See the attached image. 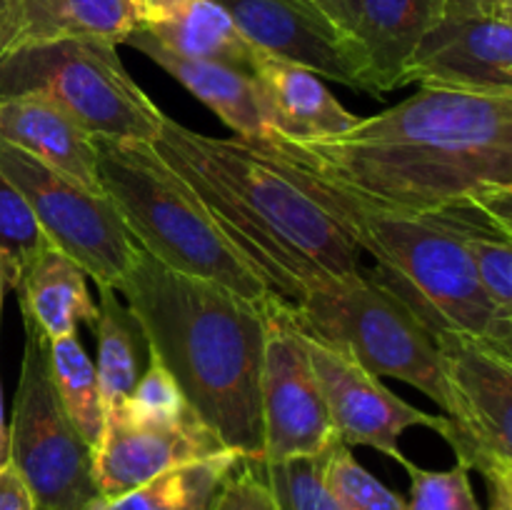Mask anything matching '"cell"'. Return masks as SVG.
Listing matches in <instances>:
<instances>
[{"label":"cell","mask_w":512,"mask_h":510,"mask_svg":"<svg viewBox=\"0 0 512 510\" xmlns=\"http://www.w3.org/2000/svg\"><path fill=\"white\" fill-rule=\"evenodd\" d=\"M263 143L385 208L430 215L478 203L512 213V95L420 88L330 138Z\"/></svg>","instance_id":"cell-1"},{"label":"cell","mask_w":512,"mask_h":510,"mask_svg":"<svg viewBox=\"0 0 512 510\" xmlns=\"http://www.w3.org/2000/svg\"><path fill=\"white\" fill-rule=\"evenodd\" d=\"M153 145L275 298L293 305L363 268L343 223L263 140L213 138L165 115Z\"/></svg>","instance_id":"cell-2"},{"label":"cell","mask_w":512,"mask_h":510,"mask_svg":"<svg viewBox=\"0 0 512 510\" xmlns=\"http://www.w3.org/2000/svg\"><path fill=\"white\" fill-rule=\"evenodd\" d=\"M115 290L198 418L225 448L263 463V305L168 268L138 245Z\"/></svg>","instance_id":"cell-3"},{"label":"cell","mask_w":512,"mask_h":510,"mask_svg":"<svg viewBox=\"0 0 512 510\" xmlns=\"http://www.w3.org/2000/svg\"><path fill=\"white\" fill-rule=\"evenodd\" d=\"M293 165L310 193L343 223L358 248L373 255L378 263L375 273L390 288L428 308L450 328L512 355V315L495 308L483 293L463 240L443 215L385 208L305 165Z\"/></svg>","instance_id":"cell-4"},{"label":"cell","mask_w":512,"mask_h":510,"mask_svg":"<svg viewBox=\"0 0 512 510\" xmlns=\"http://www.w3.org/2000/svg\"><path fill=\"white\" fill-rule=\"evenodd\" d=\"M93 145L100 193L140 250L180 273L213 280L250 303H268L273 293L153 143L93 135Z\"/></svg>","instance_id":"cell-5"},{"label":"cell","mask_w":512,"mask_h":510,"mask_svg":"<svg viewBox=\"0 0 512 510\" xmlns=\"http://www.w3.org/2000/svg\"><path fill=\"white\" fill-rule=\"evenodd\" d=\"M298 323L325 343L353 355L373 375L403 380L443 408L448 443L460 438V405L445 375L428 325L373 270L323 285L293 303Z\"/></svg>","instance_id":"cell-6"},{"label":"cell","mask_w":512,"mask_h":510,"mask_svg":"<svg viewBox=\"0 0 512 510\" xmlns=\"http://www.w3.org/2000/svg\"><path fill=\"white\" fill-rule=\"evenodd\" d=\"M38 98L95 138L153 143L165 113L103 40H45L0 55V100Z\"/></svg>","instance_id":"cell-7"},{"label":"cell","mask_w":512,"mask_h":510,"mask_svg":"<svg viewBox=\"0 0 512 510\" xmlns=\"http://www.w3.org/2000/svg\"><path fill=\"white\" fill-rule=\"evenodd\" d=\"M25 320V348L10 423V465L33 495L35 510H88L100 498L93 448L60 405L48 370V338Z\"/></svg>","instance_id":"cell-8"},{"label":"cell","mask_w":512,"mask_h":510,"mask_svg":"<svg viewBox=\"0 0 512 510\" xmlns=\"http://www.w3.org/2000/svg\"><path fill=\"white\" fill-rule=\"evenodd\" d=\"M398 295L428 325L458 398L460 438L453 445L458 463L478 470L488 485H512V355L450 328L408 295Z\"/></svg>","instance_id":"cell-9"},{"label":"cell","mask_w":512,"mask_h":510,"mask_svg":"<svg viewBox=\"0 0 512 510\" xmlns=\"http://www.w3.org/2000/svg\"><path fill=\"white\" fill-rule=\"evenodd\" d=\"M0 173L18 188L43 233L85 270L93 283L115 288L133 260L135 243L103 193L0 140Z\"/></svg>","instance_id":"cell-10"},{"label":"cell","mask_w":512,"mask_h":510,"mask_svg":"<svg viewBox=\"0 0 512 510\" xmlns=\"http://www.w3.org/2000/svg\"><path fill=\"white\" fill-rule=\"evenodd\" d=\"M265 345L260 368L263 463L313 455L333 445L335 430L318 375L308 358L293 305L270 295L263 305Z\"/></svg>","instance_id":"cell-11"},{"label":"cell","mask_w":512,"mask_h":510,"mask_svg":"<svg viewBox=\"0 0 512 510\" xmlns=\"http://www.w3.org/2000/svg\"><path fill=\"white\" fill-rule=\"evenodd\" d=\"M300 338L318 375L325 408L340 443L348 448L368 445L405 468L410 463L400 450V435L405 430L423 425L448 438L450 420L445 415H430L405 403L353 355L308 333L303 325H300Z\"/></svg>","instance_id":"cell-12"},{"label":"cell","mask_w":512,"mask_h":510,"mask_svg":"<svg viewBox=\"0 0 512 510\" xmlns=\"http://www.w3.org/2000/svg\"><path fill=\"white\" fill-rule=\"evenodd\" d=\"M223 450L228 448L198 413L175 423L105 415L103 433L93 448L95 488L100 498H118L175 465L210 458Z\"/></svg>","instance_id":"cell-13"},{"label":"cell","mask_w":512,"mask_h":510,"mask_svg":"<svg viewBox=\"0 0 512 510\" xmlns=\"http://www.w3.org/2000/svg\"><path fill=\"white\" fill-rule=\"evenodd\" d=\"M512 95V20L440 18L403 70L405 85Z\"/></svg>","instance_id":"cell-14"},{"label":"cell","mask_w":512,"mask_h":510,"mask_svg":"<svg viewBox=\"0 0 512 510\" xmlns=\"http://www.w3.org/2000/svg\"><path fill=\"white\" fill-rule=\"evenodd\" d=\"M255 50L358 90L350 43L308 0H215Z\"/></svg>","instance_id":"cell-15"},{"label":"cell","mask_w":512,"mask_h":510,"mask_svg":"<svg viewBox=\"0 0 512 510\" xmlns=\"http://www.w3.org/2000/svg\"><path fill=\"white\" fill-rule=\"evenodd\" d=\"M440 18L443 0H360L350 35L358 90L380 98L403 88L410 55Z\"/></svg>","instance_id":"cell-16"},{"label":"cell","mask_w":512,"mask_h":510,"mask_svg":"<svg viewBox=\"0 0 512 510\" xmlns=\"http://www.w3.org/2000/svg\"><path fill=\"white\" fill-rule=\"evenodd\" d=\"M253 83L268 138L308 143L343 133L358 120L330 93L325 80L303 65L260 53Z\"/></svg>","instance_id":"cell-17"},{"label":"cell","mask_w":512,"mask_h":510,"mask_svg":"<svg viewBox=\"0 0 512 510\" xmlns=\"http://www.w3.org/2000/svg\"><path fill=\"white\" fill-rule=\"evenodd\" d=\"M143 28V0H8L5 50L45 40L120 45Z\"/></svg>","instance_id":"cell-18"},{"label":"cell","mask_w":512,"mask_h":510,"mask_svg":"<svg viewBox=\"0 0 512 510\" xmlns=\"http://www.w3.org/2000/svg\"><path fill=\"white\" fill-rule=\"evenodd\" d=\"M0 140L100 193L93 135L55 105L38 98L0 100Z\"/></svg>","instance_id":"cell-19"},{"label":"cell","mask_w":512,"mask_h":510,"mask_svg":"<svg viewBox=\"0 0 512 510\" xmlns=\"http://www.w3.org/2000/svg\"><path fill=\"white\" fill-rule=\"evenodd\" d=\"M125 43L133 45L135 50L148 55L155 65H160L165 73L173 75L188 93H193L200 103L208 105L238 138H268V128H265L258 98H255L253 75L230 68V65L215 63V60L173 53L170 48L160 45L153 35L145 33L143 28L128 35Z\"/></svg>","instance_id":"cell-20"},{"label":"cell","mask_w":512,"mask_h":510,"mask_svg":"<svg viewBox=\"0 0 512 510\" xmlns=\"http://www.w3.org/2000/svg\"><path fill=\"white\" fill-rule=\"evenodd\" d=\"M143 30L173 53L215 60L248 75L260 55L215 0H143Z\"/></svg>","instance_id":"cell-21"},{"label":"cell","mask_w":512,"mask_h":510,"mask_svg":"<svg viewBox=\"0 0 512 510\" xmlns=\"http://www.w3.org/2000/svg\"><path fill=\"white\" fill-rule=\"evenodd\" d=\"M20 310L35 323L48 340L78 333V325L93 328L98 318V303L88 288V275L63 253L53 240H45L18 285Z\"/></svg>","instance_id":"cell-22"},{"label":"cell","mask_w":512,"mask_h":510,"mask_svg":"<svg viewBox=\"0 0 512 510\" xmlns=\"http://www.w3.org/2000/svg\"><path fill=\"white\" fill-rule=\"evenodd\" d=\"M98 290V318L93 325L95 335H98L95 370H98L105 418V413H113L130 398L140 375L148 368L153 350H150L138 318L130 313L128 303L120 298L118 290L105 288V285H100Z\"/></svg>","instance_id":"cell-23"},{"label":"cell","mask_w":512,"mask_h":510,"mask_svg":"<svg viewBox=\"0 0 512 510\" xmlns=\"http://www.w3.org/2000/svg\"><path fill=\"white\" fill-rule=\"evenodd\" d=\"M243 460L235 450L190 460L118 498H95L88 510H213L225 480Z\"/></svg>","instance_id":"cell-24"},{"label":"cell","mask_w":512,"mask_h":510,"mask_svg":"<svg viewBox=\"0 0 512 510\" xmlns=\"http://www.w3.org/2000/svg\"><path fill=\"white\" fill-rule=\"evenodd\" d=\"M48 370L65 415L85 443L95 448L105 420L98 370L75 335L48 340Z\"/></svg>","instance_id":"cell-25"},{"label":"cell","mask_w":512,"mask_h":510,"mask_svg":"<svg viewBox=\"0 0 512 510\" xmlns=\"http://www.w3.org/2000/svg\"><path fill=\"white\" fill-rule=\"evenodd\" d=\"M338 443L340 440H335L333 445L313 455L255 463L263 470L275 510H343L328 478L330 458Z\"/></svg>","instance_id":"cell-26"},{"label":"cell","mask_w":512,"mask_h":510,"mask_svg":"<svg viewBox=\"0 0 512 510\" xmlns=\"http://www.w3.org/2000/svg\"><path fill=\"white\" fill-rule=\"evenodd\" d=\"M45 240L48 235L38 225L30 205L25 203L18 188L0 173V255L8 265L10 288L15 290L20 275Z\"/></svg>","instance_id":"cell-27"},{"label":"cell","mask_w":512,"mask_h":510,"mask_svg":"<svg viewBox=\"0 0 512 510\" xmlns=\"http://www.w3.org/2000/svg\"><path fill=\"white\" fill-rule=\"evenodd\" d=\"M328 478L343 510H410L408 503L365 470L343 443L335 445Z\"/></svg>","instance_id":"cell-28"},{"label":"cell","mask_w":512,"mask_h":510,"mask_svg":"<svg viewBox=\"0 0 512 510\" xmlns=\"http://www.w3.org/2000/svg\"><path fill=\"white\" fill-rule=\"evenodd\" d=\"M410 473V510H483L473 493L465 465L450 470H425L408 463Z\"/></svg>","instance_id":"cell-29"},{"label":"cell","mask_w":512,"mask_h":510,"mask_svg":"<svg viewBox=\"0 0 512 510\" xmlns=\"http://www.w3.org/2000/svg\"><path fill=\"white\" fill-rule=\"evenodd\" d=\"M213 510H275L258 465L243 460L238 470L225 480Z\"/></svg>","instance_id":"cell-30"},{"label":"cell","mask_w":512,"mask_h":510,"mask_svg":"<svg viewBox=\"0 0 512 510\" xmlns=\"http://www.w3.org/2000/svg\"><path fill=\"white\" fill-rule=\"evenodd\" d=\"M443 18L512 20V0H443Z\"/></svg>","instance_id":"cell-31"},{"label":"cell","mask_w":512,"mask_h":510,"mask_svg":"<svg viewBox=\"0 0 512 510\" xmlns=\"http://www.w3.org/2000/svg\"><path fill=\"white\" fill-rule=\"evenodd\" d=\"M308 3L350 43L355 20H358L360 0H308ZM350 53H353V50H350Z\"/></svg>","instance_id":"cell-32"},{"label":"cell","mask_w":512,"mask_h":510,"mask_svg":"<svg viewBox=\"0 0 512 510\" xmlns=\"http://www.w3.org/2000/svg\"><path fill=\"white\" fill-rule=\"evenodd\" d=\"M0 510H35L33 495L10 463L0 468Z\"/></svg>","instance_id":"cell-33"},{"label":"cell","mask_w":512,"mask_h":510,"mask_svg":"<svg viewBox=\"0 0 512 510\" xmlns=\"http://www.w3.org/2000/svg\"><path fill=\"white\" fill-rule=\"evenodd\" d=\"M490 510H512V485H490Z\"/></svg>","instance_id":"cell-34"},{"label":"cell","mask_w":512,"mask_h":510,"mask_svg":"<svg viewBox=\"0 0 512 510\" xmlns=\"http://www.w3.org/2000/svg\"><path fill=\"white\" fill-rule=\"evenodd\" d=\"M10 463V433L8 425H5V413H3V393H0V468Z\"/></svg>","instance_id":"cell-35"},{"label":"cell","mask_w":512,"mask_h":510,"mask_svg":"<svg viewBox=\"0 0 512 510\" xmlns=\"http://www.w3.org/2000/svg\"><path fill=\"white\" fill-rule=\"evenodd\" d=\"M10 288V275H8V265H5V258L0 255V310H3V295L5 290Z\"/></svg>","instance_id":"cell-36"},{"label":"cell","mask_w":512,"mask_h":510,"mask_svg":"<svg viewBox=\"0 0 512 510\" xmlns=\"http://www.w3.org/2000/svg\"><path fill=\"white\" fill-rule=\"evenodd\" d=\"M5 15H8V0H0V55L5 53Z\"/></svg>","instance_id":"cell-37"}]
</instances>
